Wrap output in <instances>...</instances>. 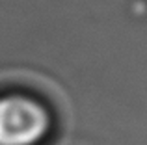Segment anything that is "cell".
Here are the masks:
<instances>
[{"label":"cell","instance_id":"obj_1","mask_svg":"<svg viewBox=\"0 0 147 145\" xmlns=\"http://www.w3.org/2000/svg\"><path fill=\"white\" fill-rule=\"evenodd\" d=\"M50 115L26 95L0 97V145H36L47 136Z\"/></svg>","mask_w":147,"mask_h":145}]
</instances>
